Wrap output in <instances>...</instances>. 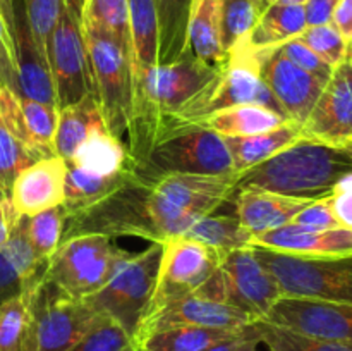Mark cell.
<instances>
[{
    "label": "cell",
    "instance_id": "36",
    "mask_svg": "<svg viewBox=\"0 0 352 351\" xmlns=\"http://www.w3.org/2000/svg\"><path fill=\"white\" fill-rule=\"evenodd\" d=\"M64 222L65 215L62 205L28 217V236L31 248L43 265H48L57 248L60 246Z\"/></svg>",
    "mask_w": 352,
    "mask_h": 351
},
{
    "label": "cell",
    "instance_id": "22",
    "mask_svg": "<svg viewBox=\"0 0 352 351\" xmlns=\"http://www.w3.org/2000/svg\"><path fill=\"white\" fill-rule=\"evenodd\" d=\"M67 164L96 176H116L133 169L127 147L122 140L112 136L105 126L95 127Z\"/></svg>",
    "mask_w": 352,
    "mask_h": 351
},
{
    "label": "cell",
    "instance_id": "2",
    "mask_svg": "<svg viewBox=\"0 0 352 351\" xmlns=\"http://www.w3.org/2000/svg\"><path fill=\"white\" fill-rule=\"evenodd\" d=\"M237 189H261L289 198L318 200L352 174L347 148L299 138L268 160L237 172Z\"/></svg>",
    "mask_w": 352,
    "mask_h": 351
},
{
    "label": "cell",
    "instance_id": "16",
    "mask_svg": "<svg viewBox=\"0 0 352 351\" xmlns=\"http://www.w3.org/2000/svg\"><path fill=\"white\" fill-rule=\"evenodd\" d=\"M254 320L248 313L234 308L232 305L217 299L206 298L199 292L177 299L162 308L155 315L143 320L134 336V344L140 346L141 341L150 334L172 327H212V329H243Z\"/></svg>",
    "mask_w": 352,
    "mask_h": 351
},
{
    "label": "cell",
    "instance_id": "18",
    "mask_svg": "<svg viewBox=\"0 0 352 351\" xmlns=\"http://www.w3.org/2000/svg\"><path fill=\"white\" fill-rule=\"evenodd\" d=\"M47 265L41 264L28 236V217H19L10 229L9 240L0 246V305L26 291L43 277Z\"/></svg>",
    "mask_w": 352,
    "mask_h": 351
},
{
    "label": "cell",
    "instance_id": "28",
    "mask_svg": "<svg viewBox=\"0 0 352 351\" xmlns=\"http://www.w3.org/2000/svg\"><path fill=\"white\" fill-rule=\"evenodd\" d=\"M182 237L198 241L212 250L226 255L239 248L253 246L254 236L244 229L236 215H219L217 212L206 213L196 219L184 233Z\"/></svg>",
    "mask_w": 352,
    "mask_h": 351
},
{
    "label": "cell",
    "instance_id": "38",
    "mask_svg": "<svg viewBox=\"0 0 352 351\" xmlns=\"http://www.w3.org/2000/svg\"><path fill=\"white\" fill-rule=\"evenodd\" d=\"M36 160V155L0 123V193L3 198L9 200L10 189L21 171Z\"/></svg>",
    "mask_w": 352,
    "mask_h": 351
},
{
    "label": "cell",
    "instance_id": "17",
    "mask_svg": "<svg viewBox=\"0 0 352 351\" xmlns=\"http://www.w3.org/2000/svg\"><path fill=\"white\" fill-rule=\"evenodd\" d=\"M65 176L67 164L57 155L38 158L21 171L9 196L17 215L33 217L54 206H60L64 203Z\"/></svg>",
    "mask_w": 352,
    "mask_h": 351
},
{
    "label": "cell",
    "instance_id": "24",
    "mask_svg": "<svg viewBox=\"0 0 352 351\" xmlns=\"http://www.w3.org/2000/svg\"><path fill=\"white\" fill-rule=\"evenodd\" d=\"M158 19V65L188 54V30L196 0H153Z\"/></svg>",
    "mask_w": 352,
    "mask_h": 351
},
{
    "label": "cell",
    "instance_id": "49",
    "mask_svg": "<svg viewBox=\"0 0 352 351\" xmlns=\"http://www.w3.org/2000/svg\"><path fill=\"white\" fill-rule=\"evenodd\" d=\"M17 219H19V215H17L16 210L12 209L10 202H7L6 209L0 212V246H3L6 241L9 240L10 229H12V226L16 224Z\"/></svg>",
    "mask_w": 352,
    "mask_h": 351
},
{
    "label": "cell",
    "instance_id": "4",
    "mask_svg": "<svg viewBox=\"0 0 352 351\" xmlns=\"http://www.w3.org/2000/svg\"><path fill=\"white\" fill-rule=\"evenodd\" d=\"M133 172L144 179L236 174L226 140L201 124H181L168 129L133 165Z\"/></svg>",
    "mask_w": 352,
    "mask_h": 351
},
{
    "label": "cell",
    "instance_id": "33",
    "mask_svg": "<svg viewBox=\"0 0 352 351\" xmlns=\"http://www.w3.org/2000/svg\"><path fill=\"white\" fill-rule=\"evenodd\" d=\"M250 327L258 344H265L270 351H352V344L306 336L267 320H256Z\"/></svg>",
    "mask_w": 352,
    "mask_h": 351
},
{
    "label": "cell",
    "instance_id": "54",
    "mask_svg": "<svg viewBox=\"0 0 352 351\" xmlns=\"http://www.w3.org/2000/svg\"><path fill=\"white\" fill-rule=\"evenodd\" d=\"M349 61H351V65H352V52H351V57H349Z\"/></svg>",
    "mask_w": 352,
    "mask_h": 351
},
{
    "label": "cell",
    "instance_id": "40",
    "mask_svg": "<svg viewBox=\"0 0 352 351\" xmlns=\"http://www.w3.org/2000/svg\"><path fill=\"white\" fill-rule=\"evenodd\" d=\"M71 351H140L133 337L105 315H100L86 336Z\"/></svg>",
    "mask_w": 352,
    "mask_h": 351
},
{
    "label": "cell",
    "instance_id": "41",
    "mask_svg": "<svg viewBox=\"0 0 352 351\" xmlns=\"http://www.w3.org/2000/svg\"><path fill=\"white\" fill-rule=\"evenodd\" d=\"M24 17L38 50L47 58L50 34L64 7V0H23Z\"/></svg>",
    "mask_w": 352,
    "mask_h": 351
},
{
    "label": "cell",
    "instance_id": "15",
    "mask_svg": "<svg viewBox=\"0 0 352 351\" xmlns=\"http://www.w3.org/2000/svg\"><path fill=\"white\" fill-rule=\"evenodd\" d=\"M261 78L289 120L305 124L327 83L285 58L277 48L256 52Z\"/></svg>",
    "mask_w": 352,
    "mask_h": 351
},
{
    "label": "cell",
    "instance_id": "27",
    "mask_svg": "<svg viewBox=\"0 0 352 351\" xmlns=\"http://www.w3.org/2000/svg\"><path fill=\"white\" fill-rule=\"evenodd\" d=\"M188 54L215 67L226 62L220 40L219 0H196L188 30Z\"/></svg>",
    "mask_w": 352,
    "mask_h": 351
},
{
    "label": "cell",
    "instance_id": "30",
    "mask_svg": "<svg viewBox=\"0 0 352 351\" xmlns=\"http://www.w3.org/2000/svg\"><path fill=\"white\" fill-rule=\"evenodd\" d=\"M133 76L158 65V19L153 0H129Z\"/></svg>",
    "mask_w": 352,
    "mask_h": 351
},
{
    "label": "cell",
    "instance_id": "47",
    "mask_svg": "<svg viewBox=\"0 0 352 351\" xmlns=\"http://www.w3.org/2000/svg\"><path fill=\"white\" fill-rule=\"evenodd\" d=\"M206 351H260L258 350V341L256 337L251 332V327L246 326L239 336L232 337L229 341L217 344V346L210 348Z\"/></svg>",
    "mask_w": 352,
    "mask_h": 351
},
{
    "label": "cell",
    "instance_id": "1",
    "mask_svg": "<svg viewBox=\"0 0 352 351\" xmlns=\"http://www.w3.org/2000/svg\"><path fill=\"white\" fill-rule=\"evenodd\" d=\"M64 215L62 241L79 234H103L112 240L134 236L164 243L181 236L196 220L162 196L151 179L140 178L133 171L105 196Z\"/></svg>",
    "mask_w": 352,
    "mask_h": 351
},
{
    "label": "cell",
    "instance_id": "46",
    "mask_svg": "<svg viewBox=\"0 0 352 351\" xmlns=\"http://www.w3.org/2000/svg\"><path fill=\"white\" fill-rule=\"evenodd\" d=\"M340 0H308L305 6L306 21L308 26H318V24L332 23L336 7Z\"/></svg>",
    "mask_w": 352,
    "mask_h": 351
},
{
    "label": "cell",
    "instance_id": "9",
    "mask_svg": "<svg viewBox=\"0 0 352 351\" xmlns=\"http://www.w3.org/2000/svg\"><path fill=\"white\" fill-rule=\"evenodd\" d=\"M124 253L103 234L67 237L48 262L45 277L72 298L86 299L107 284Z\"/></svg>",
    "mask_w": 352,
    "mask_h": 351
},
{
    "label": "cell",
    "instance_id": "20",
    "mask_svg": "<svg viewBox=\"0 0 352 351\" xmlns=\"http://www.w3.org/2000/svg\"><path fill=\"white\" fill-rule=\"evenodd\" d=\"M253 246L294 255H347L352 253V231L346 227L309 231L287 224L256 236Z\"/></svg>",
    "mask_w": 352,
    "mask_h": 351
},
{
    "label": "cell",
    "instance_id": "51",
    "mask_svg": "<svg viewBox=\"0 0 352 351\" xmlns=\"http://www.w3.org/2000/svg\"><path fill=\"white\" fill-rule=\"evenodd\" d=\"M7 202H9V200H7V198H3V195H2V193H0V212H2V210L6 209Z\"/></svg>",
    "mask_w": 352,
    "mask_h": 351
},
{
    "label": "cell",
    "instance_id": "3",
    "mask_svg": "<svg viewBox=\"0 0 352 351\" xmlns=\"http://www.w3.org/2000/svg\"><path fill=\"white\" fill-rule=\"evenodd\" d=\"M237 105H261L287 119L280 103L261 78L260 57L244 40L227 54L226 62L215 78L199 92V95L162 129L158 138L181 124H192L219 110ZM289 120V119H287ZM155 140V141H157ZM151 148V147H150Z\"/></svg>",
    "mask_w": 352,
    "mask_h": 351
},
{
    "label": "cell",
    "instance_id": "29",
    "mask_svg": "<svg viewBox=\"0 0 352 351\" xmlns=\"http://www.w3.org/2000/svg\"><path fill=\"white\" fill-rule=\"evenodd\" d=\"M244 329V327H243ZM243 329L212 327H172L150 334L140 343V351H206L239 336Z\"/></svg>",
    "mask_w": 352,
    "mask_h": 351
},
{
    "label": "cell",
    "instance_id": "43",
    "mask_svg": "<svg viewBox=\"0 0 352 351\" xmlns=\"http://www.w3.org/2000/svg\"><path fill=\"white\" fill-rule=\"evenodd\" d=\"M291 224H296V226H301L309 231H327L340 227L336 217H333L332 209H330L329 196L309 202L305 209L299 210L298 215L292 219Z\"/></svg>",
    "mask_w": 352,
    "mask_h": 351
},
{
    "label": "cell",
    "instance_id": "11",
    "mask_svg": "<svg viewBox=\"0 0 352 351\" xmlns=\"http://www.w3.org/2000/svg\"><path fill=\"white\" fill-rule=\"evenodd\" d=\"M223 255L198 241L175 236L162 243V258L157 284L143 320L177 299L198 291L220 267ZM141 326V323H140ZM140 329V327H138Z\"/></svg>",
    "mask_w": 352,
    "mask_h": 351
},
{
    "label": "cell",
    "instance_id": "32",
    "mask_svg": "<svg viewBox=\"0 0 352 351\" xmlns=\"http://www.w3.org/2000/svg\"><path fill=\"white\" fill-rule=\"evenodd\" d=\"M82 24L116 38L133 58L129 31V0H82Z\"/></svg>",
    "mask_w": 352,
    "mask_h": 351
},
{
    "label": "cell",
    "instance_id": "44",
    "mask_svg": "<svg viewBox=\"0 0 352 351\" xmlns=\"http://www.w3.org/2000/svg\"><path fill=\"white\" fill-rule=\"evenodd\" d=\"M329 203L339 226L352 231V174L336 186L329 195Z\"/></svg>",
    "mask_w": 352,
    "mask_h": 351
},
{
    "label": "cell",
    "instance_id": "7",
    "mask_svg": "<svg viewBox=\"0 0 352 351\" xmlns=\"http://www.w3.org/2000/svg\"><path fill=\"white\" fill-rule=\"evenodd\" d=\"M162 243H151L141 253L122 255L107 284L85 301L98 315L116 320L131 337L136 336L157 284Z\"/></svg>",
    "mask_w": 352,
    "mask_h": 351
},
{
    "label": "cell",
    "instance_id": "39",
    "mask_svg": "<svg viewBox=\"0 0 352 351\" xmlns=\"http://www.w3.org/2000/svg\"><path fill=\"white\" fill-rule=\"evenodd\" d=\"M298 40L311 48L325 64L333 69L351 57L352 45L347 43L346 38L332 23L308 26L299 34Z\"/></svg>",
    "mask_w": 352,
    "mask_h": 351
},
{
    "label": "cell",
    "instance_id": "31",
    "mask_svg": "<svg viewBox=\"0 0 352 351\" xmlns=\"http://www.w3.org/2000/svg\"><path fill=\"white\" fill-rule=\"evenodd\" d=\"M131 171L133 169H127V171L116 176H96L67 164L62 209H64V212H72V210L82 209V206L96 202L102 196H105L107 193L116 189L129 176Z\"/></svg>",
    "mask_w": 352,
    "mask_h": 351
},
{
    "label": "cell",
    "instance_id": "53",
    "mask_svg": "<svg viewBox=\"0 0 352 351\" xmlns=\"http://www.w3.org/2000/svg\"><path fill=\"white\" fill-rule=\"evenodd\" d=\"M346 148H347V150H349V153L352 155V143L349 145V147H346Z\"/></svg>",
    "mask_w": 352,
    "mask_h": 351
},
{
    "label": "cell",
    "instance_id": "13",
    "mask_svg": "<svg viewBox=\"0 0 352 351\" xmlns=\"http://www.w3.org/2000/svg\"><path fill=\"white\" fill-rule=\"evenodd\" d=\"M263 320L306 336L352 344V303L282 296Z\"/></svg>",
    "mask_w": 352,
    "mask_h": 351
},
{
    "label": "cell",
    "instance_id": "25",
    "mask_svg": "<svg viewBox=\"0 0 352 351\" xmlns=\"http://www.w3.org/2000/svg\"><path fill=\"white\" fill-rule=\"evenodd\" d=\"M105 126L95 93L86 95L79 102L58 109V124L55 133V155L69 162L79 145L89 136L95 127Z\"/></svg>",
    "mask_w": 352,
    "mask_h": 351
},
{
    "label": "cell",
    "instance_id": "42",
    "mask_svg": "<svg viewBox=\"0 0 352 351\" xmlns=\"http://www.w3.org/2000/svg\"><path fill=\"white\" fill-rule=\"evenodd\" d=\"M278 50L282 52V55H284L285 58H289V61L294 62L296 65H299L301 69L308 71L309 74L320 78L322 81L327 83L330 79V76H332L333 67L325 64L311 48L306 47V45L302 43V41H299L298 38L285 41L284 45L278 47Z\"/></svg>",
    "mask_w": 352,
    "mask_h": 351
},
{
    "label": "cell",
    "instance_id": "5",
    "mask_svg": "<svg viewBox=\"0 0 352 351\" xmlns=\"http://www.w3.org/2000/svg\"><path fill=\"white\" fill-rule=\"evenodd\" d=\"M284 296L352 303V253L294 255L253 246Z\"/></svg>",
    "mask_w": 352,
    "mask_h": 351
},
{
    "label": "cell",
    "instance_id": "37",
    "mask_svg": "<svg viewBox=\"0 0 352 351\" xmlns=\"http://www.w3.org/2000/svg\"><path fill=\"white\" fill-rule=\"evenodd\" d=\"M28 323H30V288L16 298L0 305V351L23 350Z\"/></svg>",
    "mask_w": 352,
    "mask_h": 351
},
{
    "label": "cell",
    "instance_id": "45",
    "mask_svg": "<svg viewBox=\"0 0 352 351\" xmlns=\"http://www.w3.org/2000/svg\"><path fill=\"white\" fill-rule=\"evenodd\" d=\"M0 86L10 89L19 96V83H17L16 55L14 43L6 33L0 31Z\"/></svg>",
    "mask_w": 352,
    "mask_h": 351
},
{
    "label": "cell",
    "instance_id": "23",
    "mask_svg": "<svg viewBox=\"0 0 352 351\" xmlns=\"http://www.w3.org/2000/svg\"><path fill=\"white\" fill-rule=\"evenodd\" d=\"M308 28L305 6L268 3L244 43L254 52L270 50L298 38Z\"/></svg>",
    "mask_w": 352,
    "mask_h": 351
},
{
    "label": "cell",
    "instance_id": "10",
    "mask_svg": "<svg viewBox=\"0 0 352 351\" xmlns=\"http://www.w3.org/2000/svg\"><path fill=\"white\" fill-rule=\"evenodd\" d=\"M81 7L82 0H64L62 12L48 40L47 62L54 81L57 109L95 93Z\"/></svg>",
    "mask_w": 352,
    "mask_h": 351
},
{
    "label": "cell",
    "instance_id": "14",
    "mask_svg": "<svg viewBox=\"0 0 352 351\" xmlns=\"http://www.w3.org/2000/svg\"><path fill=\"white\" fill-rule=\"evenodd\" d=\"M302 136L342 148L352 143V65L349 58L333 69L311 114L302 124Z\"/></svg>",
    "mask_w": 352,
    "mask_h": 351
},
{
    "label": "cell",
    "instance_id": "19",
    "mask_svg": "<svg viewBox=\"0 0 352 351\" xmlns=\"http://www.w3.org/2000/svg\"><path fill=\"white\" fill-rule=\"evenodd\" d=\"M234 202L239 222L256 237L291 224L299 210L305 209L313 200L289 198L261 189H237Z\"/></svg>",
    "mask_w": 352,
    "mask_h": 351
},
{
    "label": "cell",
    "instance_id": "48",
    "mask_svg": "<svg viewBox=\"0 0 352 351\" xmlns=\"http://www.w3.org/2000/svg\"><path fill=\"white\" fill-rule=\"evenodd\" d=\"M332 24L346 38L347 43L352 45V0H340L333 12Z\"/></svg>",
    "mask_w": 352,
    "mask_h": 351
},
{
    "label": "cell",
    "instance_id": "12",
    "mask_svg": "<svg viewBox=\"0 0 352 351\" xmlns=\"http://www.w3.org/2000/svg\"><path fill=\"white\" fill-rule=\"evenodd\" d=\"M220 274L226 303L248 313L254 322L267 319L272 306L284 296L274 275L258 260L253 246L223 255Z\"/></svg>",
    "mask_w": 352,
    "mask_h": 351
},
{
    "label": "cell",
    "instance_id": "35",
    "mask_svg": "<svg viewBox=\"0 0 352 351\" xmlns=\"http://www.w3.org/2000/svg\"><path fill=\"white\" fill-rule=\"evenodd\" d=\"M24 126L38 157H54V141L58 124V109L38 100L19 96Z\"/></svg>",
    "mask_w": 352,
    "mask_h": 351
},
{
    "label": "cell",
    "instance_id": "26",
    "mask_svg": "<svg viewBox=\"0 0 352 351\" xmlns=\"http://www.w3.org/2000/svg\"><path fill=\"white\" fill-rule=\"evenodd\" d=\"M284 123H287L285 117L267 107L237 105L210 114L192 124H201V126L215 131L222 138H241L275 129Z\"/></svg>",
    "mask_w": 352,
    "mask_h": 351
},
{
    "label": "cell",
    "instance_id": "21",
    "mask_svg": "<svg viewBox=\"0 0 352 351\" xmlns=\"http://www.w3.org/2000/svg\"><path fill=\"white\" fill-rule=\"evenodd\" d=\"M299 138H302L301 124L287 120L282 126L265 131V133L253 134V136L223 138V140L229 148L234 171L243 172L268 160L275 153L298 141Z\"/></svg>",
    "mask_w": 352,
    "mask_h": 351
},
{
    "label": "cell",
    "instance_id": "34",
    "mask_svg": "<svg viewBox=\"0 0 352 351\" xmlns=\"http://www.w3.org/2000/svg\"><path fill=\"white\" fill-rule=\"evenodd\" d=\"M265 7L263 0H219L220 40L226 55L246 40Z\"/></svg>",
    "mask_w": 352,
    "mask_h": 351
},
{
    "label": "cell",
    "instance_id": "55",
    "mask_svg": "<svg viewBox=\"0 0 352 351\" xmlns=\"http://www.w3.org/2000/svg\"><path fill=\"white\" fill-rule=\"evenodd\" d=\"M263 2H265V3H267V0H263Z\"/></svg>",
    "mask_w": 352,
    "mask_h": 351
},
{
    "label": "cell",
    "instance_id": "52",
    "mask_svg": "<svg viewBox=\"0 0 352 351\" xmlns=\"http://www.w3.org/2000/svg\"><path fill=\"white\" fill-rule=\"evenodd\" d=\"M7 2H9V0H0V7H3V6H6Z\"/></svg>",
    "mask_w": 352,
    "mask_h": 351
},
{
    "label": "cell",
    "instance_id": "50",
    "mask_svg": "<svg viewBox=\"0 0 352 351\" xmlns=\"http://www.w3.org/2000/svg\"><path fill=\"white\" fill-rule=\"evenodd\" d=\"M308 0H267L268 3H278V6H306Z\"/></svg>",
    "mask_w": 352,
    "mask_h": 351
},
{
    "label": "cell",
    "instance_id": "6",
    "mask_svg": "<svg viewBox=\"0 0 352 351\" xmlns=\"http://www.w3.org/2000/svg\"><path fill=\"white\" fill-rule=\"evenodd\" d=\"M98 317L85 299L72 298L43 274L30 286V323L21 351H71Z\"/></svg>",
    "mask_w": 352,
    "mask_h": 351
},
{
    "label": "cell",
    "instance_id": "8",
    "mask_svg": "<svg viewBox=\"0 0 352 351\" xmlns=\"http://www.w3.org/2000/svg\"><path fill=\"white\" fill-rule=\"evenodd\" d=\"M82 30L103 124L112 136L122 140L133 119V58L105 31L85 24Z\"/></svg>",
    "mask_w": 352,
    "mask_h": 351
}]
</instances>
